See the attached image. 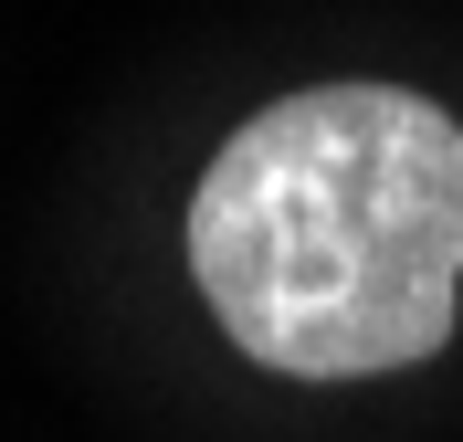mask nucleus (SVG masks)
I'll use <instances>...</instances> for the list:
<instances>
[{
	"label": "nucleus",
	"instance_id": "obj_1",
	"mask_svg": "<svg viewBox=\"0 0 463 442\" xmlns=\"http://www.w3.org/2000/svg\"><path fill=\"white\" fill-rule=\"evenodd\" d=\"M190 274L285 380L432 358L463 306V127L411 85L274 95L190 190Z\"/></svg>",
	"mask_w": 463,
	"mask_h": 442
}]
</instances>
